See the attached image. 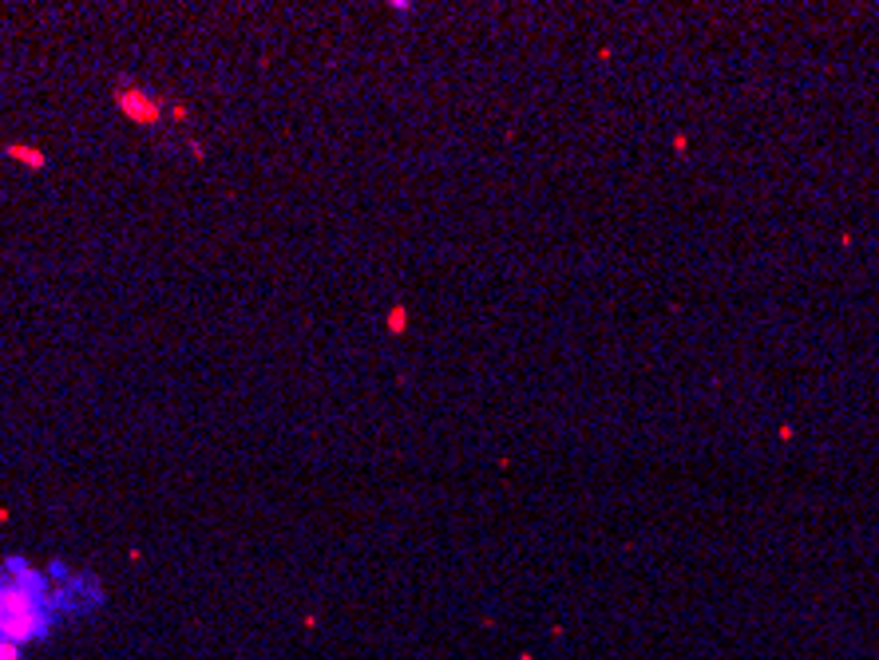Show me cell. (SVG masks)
<instances>
[{
    "instance_id": "6da1fadb",
    "label": "cell",
    "mask_w": 879,
    "mask_h": 660,
    "mask_svg": "<svg viewBox=\"0 0 879 660\" xmlns=\"http://www.w3.org/2000/svg\"><path fill=\"white\" fill-rule=\"evenodd\" d=\"M48 632V613L40 605V593H36L28 582H12L0 585V637L8 641H36Z\"/></svg>"
},
{
    "instance_id": "277c9868",
    "label": "cell",
    "mask_w": 879,
    "mask_h": 660,
    "mask_svg": "<svg viewBox=\"0 0 879 660\" xmlns=\"http://www.w3.org/2000/svg\"><path fill=\"white\" fill-rule=\"evenodd\" d=\"M167 119H175V123H187V119H191V107H187V103H167Z\"/></svg>"
},
{
    "instance_id": "5b68a950",
    "label": "cell",
    "mask_w": 879,
    "mask_h": 660,
    "mask_svg": "<svg viewBox=\"0 0 879 660\" xmlns=\"http://www.w3.org/2000/svg\"><path fill=\"white\" fill-rule=\"evenodd\" d=\"M0 660H20V645H17V641L0 637Z\"/></svg>"
},
{
    "instance_id": "8992f818",
    "label": "cell",
    "mask_w": 879,
    "mask_h": 660,
    "mask_svg": "<svg viewBox=\"0 0 879 660\" xmlns=\"http://www.w3.org/2000/svg\"><path fill=\"white\" fill-rule=\"evenodd\" d=\"M404 320H408V313H404V309H392V316H388V329H392V332H404Z\"/></svg>"
},
{
    "instance_id": "7a4b0ae2",
    "label": "cell",
    "mask_w": 879,
    "mask_h": 660,
    "mask_svg": "<svg viewBox=\"0 0 879 660\" xmlns=\"http://www.w3.org/2000/svg\"><path fill=\"white\" fill-rule=\"evenodd\" d=\"M112 103H115V111L135 126H155V123L167 119V103H162L159 95H151L147 87H139V83H115Z\"/></svg>"
},
{
    "instance_id": "3957f363",
    "label": "cell",
    "mask_w": 879,
    "mask_h": 660,
    "mask_svg": "<svg viewBox=\"0 0 879 660\" xmlns=\"http://www.w3.org/2000/svg\"><path fill=\"white\" fill-rule=\"evenodd\" d=\"M4 158L20 162L24 170H44V166H48V155H44L40 146H32V142H8V146H4Z\"/></svg>"
},
{
    "instance_id": "52a82bcc",
    "label": "cell",
    "mask_w": 879,
    "mask_h": 660,
    "mask_svg": "<svg viewBox=\"0 0 879 660\" xmlns=\"http://www.w3.org/2000/svg\"><path fill=\"white\" fill-rule=\"evenodd\" d=\"M191 155H194V158H206V146H202L198 139H191Z\"/></svg>"
}]
</instances>
